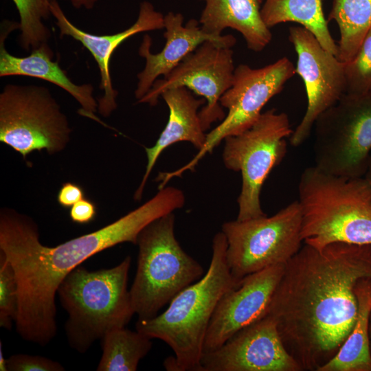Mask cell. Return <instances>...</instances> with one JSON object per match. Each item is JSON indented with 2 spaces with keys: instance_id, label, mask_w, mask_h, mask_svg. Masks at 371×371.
<instances>
[{
  "instance_id": "1",
  "label": "cell",
  "mask_w": 371,
  "mask_h": 371,
  "mask_svg": "<svg viewBox=\"0 0 371 371\" xmlns=\"http://www.w3.org/2000/svg\"><path fill=\"white\" fill-rule=\"evenodd\" d=\"M362 278H371V245L304 244L284 265L266 315L302 371H317L351 333L358 313L355 285Z\"/></svg>"
},
{
  "instance_id": "2",
  "label": "cell",
  "mask_w": 371,
  "mask_h": 371,
  "mask_svg": "<svg viewBox=\"0 0 371 371\" xmlns=\"http://www.w3.org/2000/svg\"><path fill=\"white\" fill-rule=\"evenodd\" d=\"M183 192L175 187L159 189L149 201L93 232L55 247L43 245L36 223L14 210L0 212V251L16 278L19 304L15 326L25 341L41 346L57 331L55 297L65 276L92 256L122 243L137 245L141 231L153 221L181 208Z\"/></svg>"
},
{
  "instance_id": "3",
  "label": "cell",
  "mask_w": 371,
  "mask_h": 371,
  "mask_svg": "<svg viewBox=\"0 0 371 371\" xmlns=\"http://www.w3.org/2000/svg\"><path fill=\"white\" fill-rule=\"evenodd\" d=\"M227 240L218 232L212 240V254L207 273L178 293L161 314L138 319L135 328L151 339H159L175 357L164 361L167 370L200 371V360L212 316L221 297L238 288L241 280L231 273L226 259Z\"/></svg>"
},
{
  "instance_id": "4",
  "label": "cell",
  "mask_w": 371,
  "mask_h": 371,
  "mask_svg": "<svg viewBox=\"0 0 371 371\" xmlns=\"http://www.w3.org/2000/svg\"><path fill=\"white\" fill-rule=\"evenodd\" d=\"M298 194L304 244L317 249L334 243L371 245V193L363 177L308 167L301 174Z\"/></svg>"
},
{
  "instance_id": "5",
  "label": "cell",
  "mask_w": 371,
  "mask_h": 371,
  "mask_svg": "<svg viewBox=\"0 0 371 371\" xmlns=\"http://www.w3.org/2000/svg\"><path fill=\"white\" fill-rule=\"evenodd\" d=\"M131 257L109 269L89 271L78 266L59 284L56 294L68 318L69 346L85 353L109 330L123 328L135 314L127 288Z\"/></svg>"
},
{
  "instance_id": "6",
  "label": "cell",
  "mask_w": 371,
  "mask_h": 371,
  "mask_svg": "<svg viewBox=\"0 0 371 371\" xmlns=\"http://www.w3.org/2000/svg\"><path fill=\"white\" fill-rule=\"evenodd\" d=\"M174 212L149 223L139 234L136 274L129 290L138 319H149L181 291L203 276V267L176 239Z\"/></svg>"
},
{
  "instance_id": "7",
  "label": "cell",
  "mask_w": 371,
  "mask_h": 371,
  "mask_svg": "<svg viewBox=\"0 0 371 371\" xmlns=\"http://www.w3.org/2000/svg\"><path fill=\"white\" fill-rule=\"evenodd\" d=\"M293 131L288 115L271 109L262 113L246 131L224 139V165L242 175L236 220L267 216L260 204L262 188L273 168L285 157L286 138Z\"/></svg>"
},
{
  "instance_id": "8",
  "label": "cell",
  "mask_w": 371,
  "mask_h": 371,
  "mask_svg": "<svg viewBox=\"0 0 371 371\" xmlns=\"http://www.w3.org/2000/svg\"><path fill=\"white\" fill-rule=\"evenodd\" d=\"M71 129L59 104L45 87L7 84L0 93V141L24 159L34 150L62 151Z\"/></svg>"
},
{
  "instance_id": "9",
  "label": "cell",
  "mask_w": 371,
  "mask_h": 371,
  "mask_svg": "<svg viewBox=\"0 0 371 371\" xmlns=\"http://www.w3.org/2000/svg\"><path fill=\"white\" fill-rule=\"evenodd\" d=\"M302 213L298 201L271 216L232 221L222 225L226 259L238 280L267 267L286 264L302 247Z\"/></svg>"
},
{
  "instance_id": "10",
  "label": "cell",
  "mask_w": 371,
  "mask_h": 371,
  "mask_svg": "<svg viewBox=\"0 0 371 371\" xmlns=\"http://www.w3.org/2000/svg\"><path fill=\"white\" fill-rule=\"evenodd\" d=\"M314 126L315 166L334 175L363 177L371 155V94L345 93Z\"/></svg>"
},
{
  "instance_id": "11",
  "label": "cell",
  "mask_w": 371,
  "mask_h": 371,
  "mask_svg": "<svg viewBox=\"0 0 371 371\" xmlns=\"http://www.w3.org/2000/svg\"><path fill=\"white\" fill-rule=\"evenodd\" d=\"M295 74V67L286 57L260 68H251L245 64L236 67L232 85L220 99L222 107L228 110L225 118L206 134L203 146L190 162L176 170L161 172L162 183L167 184L171 179L192 170L226 137L250 128L261 115L265 105L282 91Z\"/></svg>"
},
{
  "instance_id": "12",
  "label": "cell",
  "mask_w": 371,
  "mask_h": 371,
  "mask_svg": "<svg viewBox=\"0 0 371 371\" xmlns=\"http://www.w3.org/2000/svg\"><path fill=\"white\" fill-rule=\"evenodd\" d=\"M234 52L230 47L211 41L201 44L163 79L157 80L150 91L138 102L155 106L166 90L185 87L205 100L199 111L205 131L211 124L222 121L225 114L220 99L233 82Z\"/></svg>"
},
{
  "instance_id": "13",
  "label": "cell",
  "mask_w": 371,
  "mask_h": 371,
  "mask_svg": "<svg viewBox=\"0 0 371 371\" xmlns=\"http://www.w3.org/2000/svg\"><path fill=\"white\" fill-rule=\"evenodd\" d=\"M289 39L297 56L295 73L304 81L307 97L306 112L289 137L291 144L297 147L309 137L318 116L346 93V81L344 63L324 49L310 31L292 26Z\"/></svg>"
},
{
  "instance_id": "14",
  "label": "cell",
  "mask_w": 371,
  "mask_h": 371,
  "mask_svg": "<svg viewBox=\"0 0 371 371\" xmlns=\"http://www.w3.org/2000/svg\"><path fill=\"white\" fill-rule=\"evenodd\" d=\"M200 371H302L288 352L276 322L266 315L216 350L203 353Z\"/></svg>"
},
{
  "instance_id": "15",
  "label": "cell",
  "mask_w": 371,
  "mask_h": 371,
  "mask_svg": "<svg viewBox=\"0 0 371 371\" xmlns=\"http://www.w3.org/2000/svg\"><path fill=\"white\" fill-rule=\"evenodd\" d=\"M284 265L245 276L238 288L221 297L208 326L203 353L216 350L238 331L266 315Z\"/></svg>"
},
{
  "instance_id": "16",
  "label": "cell",
  "mask_w": 371,
  "mask_h": 371,
  "mask_svg": "<svg viewBox=\"0 0 371 371\" xmlns=\"http://www.w3.org/2000/svg\"><path fill=\"white\" fill-rule=\"evenodd\" d=\"M51 12L56 19L60 37L70 36L80 42L98 64L100 74V88L104 91L98 101V111L104 117L109 116L117 106V91L113 87L109 71L111 56L122 43L133 35L164 28V15L155 10L150 2L144 1L140 3L137 19L131 27L113 34L95 35L74 25L56 0L51 1Z\"/></svg>"
},
{
  "instance_id": "17",
  "label": "cell",
  "mask_w": 371,
  "mask_h": 371,
  "mask_svg": "<svg viewBox=\"0 0 371 371\" xmlns=\"http://www.w3.org/2000/svg\"><path fill=\"white\" fill-rule=\"evenodd\" d=\"M164 36L166 44L157 53L150 52L152 39L146 34L139 48V55L146 60L144 69L137 74V85L135 91L136 99L141 100L151 89L157 78L166 76L189 54L207 41H214L225 47L234 46L236 38L232 34L214 36L204 32L199 21L190 19L183 25L181 13L168 12L164 15Z\"/></svg>"
},
{
  "instance_id": "18",
  "label": "cell",
  "mask_w": 371,
  "mask_h": 371,
  "mask_svg": "<svg viewBox=\"0 0 371 371\" xmlns=\"http://www.w3.org/2000/svg\"><path fill=\"white\" fill-rule=\"evenodd\" d=\"M19 29V23L4 21L0 34V76H24L40 78L60 87L69 93L80 105V114L102 123L95 115L98 104L93 97V87L87 83L77 85L54 61V53L47 43L32 49L30 55L19 57L9 53L5 41L10 33Z\"/></svg>"
},
{
  "instance_id": "19",
  "label": "cell",
  "mask_w": 371,
  "mask_h": 371,
  "mask_svg": "<svg viewBox=\"0 0 371 371\" xmlns=\"http://www.w3.org/2000/svg\"><path fill=\"white\" fill-rule=\"evenodd\" d=\"M161 96L169 109V117L155 145L145 148L147 164L142 180L134 194L135 200L142 199L148 178L159 155L166 148L177 142H188L199 150L206 139L199 111L205 103L204 98H196L185 87L168 89Z\"/></svg>"
},
{
  "instance_id": "20",
  "label": "cell",
  "mask_w": 371,
  "mask_h": 371,
  "mask_svg": "<svg viewBox=\"0 0 371 371\" xmlns=\"http://www.w3.org/2000/svg\"><path fill=\"white\" fill-rule=\"evenodd\" d=\"M205 6L199 23L207 34L221 36L229 27L241 34L247 47L262 51L271 42L272 34L261 16L265 0H201Z\"/></svg>"
},
{
  "instance_id": "21",
  "label": "cell",
  "mask_w": 371,
  "mask_h": 371,
  "mask_svg": "<svg viewBox=\"0 0 371 371\" xmlns=\"http://www.w3.org/2000/svg\"><path fill=\"white\" fill-rule=\"evenodd\" d=\"M358 313L354 327L337 354L317 371H371L369 317L371 311V278L355 285Z\"/></svg>"
},
{
  "instance_id": "22",
  "label": "cell",
  "mask_w": 371,
  "mask_h": 371,
  "mask_svg": "<svg viewBox=\"0 0 371 371\" xmlns=\"http://www.w3.org/2000/svg\"><path fill=\"white\" fill-rule=\"evenodd\" d=\"M261 16L269 29L286 22L301 25L315 36L324 49L337 56V44L324 17L322 0H265Z\"/></svg>"
},
{
  "instance_id": "23",
  "label": "cell",
  "mask_w": 371,
  "mask_h": 371,
  "mask_svg": "<svg viewBox=\"0 0 371 371\" xmlns=\"http://www.w3.org/2000/svg\"><path fill=\"white\" fill-rule=\"evenodd\" d=\"M327 21H335L338 25L337 58L346 63L371 30V0H333Z\"/></svg>"
},
{
  "instance_id": "24",
  "label": "cell",
  "mask_w": 371,
  "mask_h": 371,
  "mask_svg": "<svg viewBox=\"0 0 371 371\" xmlns=\"http://www.w3.org/2000/svg\"><path fill=\"white\" fill-rule=\"evenodd\" d=\"M151 338L137 331L117 328L100 339L102 356L98 371H135L142 359L150 350Z\"/></svg>"
},
{
  "instance_id": "25",
  "label": "cell",
  "mask_w": 371,
  "mask_h": 371,
  "mask_svg": "<svg viewBox=\"0 0 371 371\" xmlns=\"http://www.w3.org/2000/svg\"><path fill=\"white\" fill-rule=\"evenodd\" d=\"M19 12L20 34L19 43L21 48L29 51L47 43L51 32L45 25L51 12L50 0H12Z\"/></svg>"
},
{
  "instance_id": "26",
  "label": "cell",
  "mask_w": 371,
  "mask_h": 371,
  "mask_svg": "<svg viewBox=\"0 0 371 371\" xmlns=\"http://www.w3.org/2000/svg\"><path fill=\"white\" fill-rule=\"evenodd\" d=\"M344 64L346 93L371 94V30L353 58Z\"/></svg>"
},
{
  "instance_id": "27",
  "label": "cell",
  "mask_w": 371,
  "mask_h": 371,
  "mask_svg": "<svg viewBox=\"0 0 371 371\" xmlns=\"http://www.w3.org/2000/svg\"><path fill=\"white\" fill-rule=\"evenodd\" d=\"M19 304V287L14 269L0 251V326L12 328L16 321Z\"/></svg>"
},
{
  "instance_id": "28",
  "label": "cell",
  "mask_w": 371,
  "mask_h": 371,
  "mask_svg": "<svg viewBox=\"0 0 371 371\" xmlns=\"http://www.w3.org/2000/svg\"><path fill=\"white\" fill-rule=\"evenodd\" d=\"M8 371H63L64 367L49 358L25 354H17L7 359Z\"/></svg>"
},
{
  "instance_id": "29",
  "label": "cell",
  "mask_w": 371,
  "mask_h": 371,
  "mask_svg": "<svg viewBox=\"0 0 371 371\" xmlns=\"http://www.w3.org/2000/svg\"><path fill=\"white\" fill-rule=\"evenodd\" d=\"M96 215V207L94 203L82 199L75 203L70 210L71 219L77 223L85 224L91 222Z\"/></svg>"
},
{
  "instance_id": "30",
  "label": "cell",
  "mask_w": 371,
  "mask_h": 371,
  "mask_svg": "<svg viewBox=\"0 0 371 371\" xmlns=\"http://www.w3.org/2000/svg\"><path fill=\"white\" fill-rule=\"evenodd\" d=\"M82 199L84 192L81 187L70 182L64 183L57 195L58 203L66 208L71 207Z\"/></svg>"
},
{
  "instance_id": "31",
  "label": "cell",
  "mask_w": 371,
  "mask_h": 371,
  "mask_svg": "<svg viewBox=\"0 0 371 371\" xmlns=\"http://www.w3.org/2000/svg\"><path fill=\"white\" fill-rule=\"evenodd\" d=\"M69 1L72 6L76 9L85 8L87 10L92 9L98 0H66Z\"/></svg>"
},
{
  "instance_id": "32",
  "label": "cell",
  "mask_w": 371,
  "mask_h": 371,
  "mask_svg": "<svg viewBox=\"0 0 371 371\" xmlns=\"http://www.w3.org/2000/svg\"><path fill=\"white\" fill-rule=\"evenodd\" d=\"M364 179L367 181L371 193V155L369 157L366 172L363 175Z\"/></svg>"
},
{
  "instance_id": "33",
  "label": "cell",
  "mask_w": 371,
  "mask_h": 371,
  "mask_svg": "<svg viewBox=\"0 0 371 371\" xmlns=\"http://www.w3.org/2000/svg\"><path fill=\"white\" fill-rule=\"evenodd\" d=\"M7 359H5L3 352L2 350V344L0 341V371H8Z\"/></svg>"
},
{
  "instance_id": "34",
  "label": "cell",
  "mask_w": 371,
  "mask_h": 371,
  "mask_svg": "<svg viewBox=\"0 0 371 371\" xmlns=\"http://www.w3.org/2000/svg\"><path fill=\"white\" fill-rule=\"evenodd\" d=\"M369 339H370V352H371V311L369 317Z\"/></svg>"
},
{
  "instance_id": "35",
  "label": "cell",
  "mask_w": 371,
  "mask_h": 371,
  "mask_svg": "<svg viewBox=\"0 0 371 371\" xmlns=\"http://www.w3.org/2000/svg\"><path fill=\"white\" fill-rule=\"evenodd\" d=\"M51 1H53V0H50Z\"/></svg>"
}]
</instances>
